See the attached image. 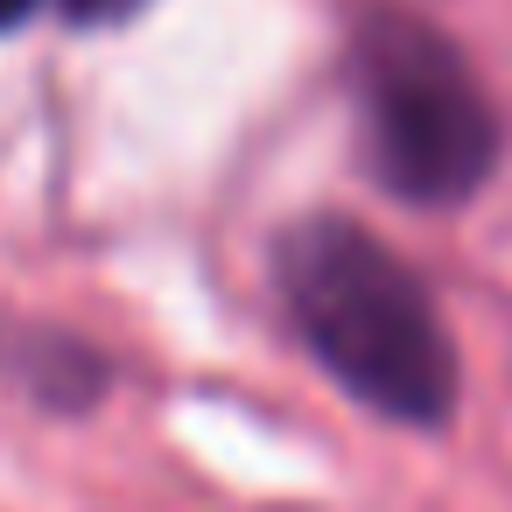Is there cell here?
<instances>
[{"label": "cell", "mask_w": 512, "mask_h": 512, "mask_svg": "<svg viewBox=\"0 0 512 512\" xmlns=\"http://www.w3.org/2000/svg\"><path fill=\"white\" fill-rule=\"evenodd\" d=\"M29 8H36V0H0V29H15V22H22Z\"/></svg>", "instance_id": "cell-4"}, {"label": "cell", "mask_w": 512, "mask_h": 512, "mask_svg": "<svg viewBox=\"0 0 512 512\" xmlns=\"http://www.w3.org/2000/svg\"><path fill=\"white\" fill-rule=\"evenodd\" d=\"M281 295L309 351L379 414L442 421L456 407V351L428 288L344 218H309L281 239Z\"/></svg>", "instance_id": "cell-1"}, {"label": "cell", "mask_w": 512, "mask_h": 512, "mask_svg": "<svg viewBox=\"0 0 512 512\" xmlns=\"http://www.w3.org/2000/svg\"><path fill=\"white\" fill-rule=\"evenodd\" d=\"M148 0H64V15L71 22H85V29H106V22H127V15H141Z\"/></svg>", "instance_id": "cell-3"}, {"label": "cell", "mask_w": 512, "mask_h": 512, "mask_svg": "<svg viewBox=\"0 0 512 512\" xmlns=\"http://www.w3.org/2000/svg\"><path fill=\"white\" fill-rule=\"evenodd\" d=\"M365 134L386 190L414 204H456L491 176L498 120L470 78V64L421 22L379 15L358 43Z\"/></svg>", "instance_id": "cell-2"}]
</instances>
